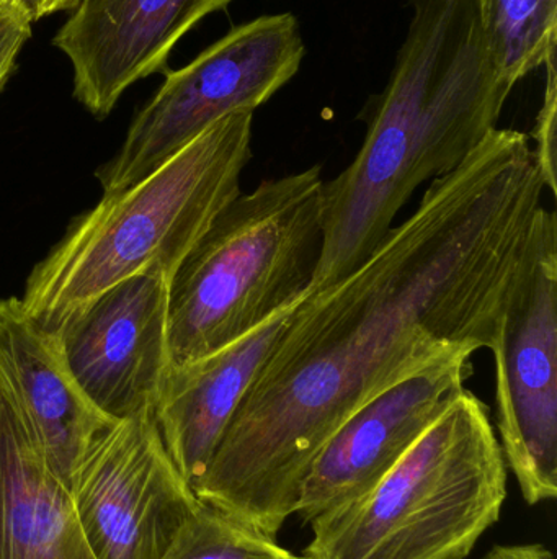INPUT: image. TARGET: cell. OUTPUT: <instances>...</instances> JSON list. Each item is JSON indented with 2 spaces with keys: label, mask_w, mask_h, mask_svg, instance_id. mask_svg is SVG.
Returning <instances> with one entry per match:
<instances>
[{
  "label": "cell",
  "mask_w": 557,
  "mask_h": 559,
  "mask_svg": "<svg viewBox=\"0 0 557 559\" xmlns=\"http://www.w3.org/2000/svg\"><path fill=\"white\" fill-rule=\"evenodd\" d=\"M545 190L530 136L499 128L434 179L365 262L298 302L196 498L277 540L317 453L355 411L437 361L493 350Z\"/></svg>",
  "instance_id": "6da1fadb"
},
{
  "label": "cell",
  "mask_w": 557,
  "mask_h": 559,
  "mask_svg": "<svg viewBox=\"0 0 557 559\" xmlns=\"http://www.w3.org/2000/svg\"><path fill=\"white\" fill-rule=\"evenodd\" d=\"M391 79L362 117L355 159L323 186V248L310 292L373 254L415 190L460 167L497 130L513 85L497 71L480 0H409Z\"/></svg>",
  "instance_id": "7a4b0ae2"
},
{
  "label": "cell",
  "mask_w": 557,
  "mask_h": 559,
  "mask_svg": "<svg viewBox=\"0 0 557 559\" xmlns=\"http://www.w3.org/2000/svg\"><path fill=\"white\" fill-rule=\"evenodd\" d=\"M252 111L216 121L136 186L101 197L69 226L26 280L22 305L46 331L110 286L173 278L216 216L241 193L252 157Z\"/></svg>",
  "instance_id": "3957f363"
},
{
  "label": "cell",
  "mask_w": 557,
  "mask_h": 559,
  "mask_svg": "<svg viewBox=\"0 0 557 559\" xmlns=\"http://www.w3.org/2000/svg\"><path fill=\"white\" fill-rule=\"evenodd\" d=\"M323 167L239 193L169 286L170 364L206 357L300 301L323 248Z\"/></svg>",
  "instance_id": "277c9868"
},
{
  "label": "cell",
  "mask_w": 557,
  "mask_h": 559,
  "mask_svg": "<svg viewBox=\"0 0 557 559\" xmlns=\"http://www.w3.org/2000/svg\"><path fill=\"white\" fill-rule=\"evenodd\" d=\"M507 468L489 407L467 390L352 504L311 524L304 559H464L500 519Z\"/></svg>",
  "instance_id": "5b68a950"
},
{
  "label": "cell",
  "mask_w": 557,
  "mask_h": 559,
  "mask_svg": "<svg viewBox=\"0 0 557 559\" xmlns=\"http://www.w3.org/2000/svg\"><path fill=\"white\" fill-rule=\"evenodd\" d=\"M304 52L296 16L278 13L235 26L185 68L164 72L162 87L97 173L104 195L136 186L221 118L254 114L296 75Z\"/></svg>",
  "instance_id": "8992f818"
},
{
  "label": "cell",
  "mask_w": 557,
  "mask_h": 559,
  "mask_svg": "<svg viewBox=\"0 0 557 559\" xmlns=\"http://www.w3.org/2000/svg\"><path fill=\"white\" fill-rule=\"evenodd\" d=\"M496 423L526 504L557 498V219L543 206L493 347Z\"/></svg>",
  "instance_id": "52a82bcc"
},
{
  "label": "cell",
  "mask_w": 557,
  "mask_h": 559,
  "mask_svg": "<svg viewBox=\"0 0 557 559\" xmlns=\"http://www.w3.org/2000/svg\"><path fill=\"white\" fill-rule=\"evenodd\" d=\"M69 492L95 559H162L203 506L167 453L154 411L101 433Z\"/></svg>",
  "instance_id": "ba28073f"
},
{
  "label": "cell",
  "mask_w": 557,
  "mask_h": 559,
  "mask_svg": "<svg viewBox=\"0 0 557 559\" xmlns=\"http://www.w3.org/2000/svg\"><path fill=\"white\" fill-rule=\"evenodd\" d=\"M170 280L134 275L69 312L52 334L72 377L105 416L154 411L170 367Z\"/></svg>",
  "instance_id": "9c48e42d"
},
{
  "label": "cell",
  "mask_w": 557,
  "mask_h": 559,
  "mask_svg": "<svg viewBox=\"0 0 557 559\" xmlns=\"http://www.w3.org/2000/svg\"><path fill=\"white\" fill-rule=\"evenodd\" d=\"M473 355L461 354L383 391L352 414L317 453L296 514L313 524L378 485L468 390Z\"/></svg>",
  "instance_id": "30bf717a"
},
{
  "label": "cell",
  "mask_w": 557,
  "mask_h": 559,
  "mask_svg": "<svg viewBox=\"0 0 557 559\" xmlns=\"http://www.w3.org/2000/svg\"><path fill=\"white\" fill-rule=\"evenodd\" d=\"M234 0H78L52 45L74 69V97L94 117L128 87L167 71L177 43Z\"/></svg>",
  "instance_id": "8fae6325"
},
{
  "label": "cell",
  "mask_w": 557,
  "mask_h": 559,
  "mask_svg": "<svg viewBox=\"0 0 557 559\" xmlns=\"http://www.w3.org/2000/svg\"><path fill=\"white\" fill-rule=\"evenodd\" d=\"M0 380L64 488L92 443L117 420L97 409L65 365L56 335L23 308L0 299Z\"/></svg>",
  "instance_id": "7c38bea8"
},
{
  "label": "cell",
  "mask_w": 557,
  "mask_h": 559,
  "mask_svg": "<svg viewBox=\"0 0 557 559\" xmlns=\"http://www.w3.org/2000/svg\"><path fill=\"white\" fill-rule=\"evenodd\" d=\"M300 301L275 312L226 347L170 367L154 406V419L167 453L192 488L208 468L226 427Z\"/></svg>",
  "instance_id": "4fadbf2b"
},
{
  "label": "cell",
  "mask_w": 557,
  "mask_h": 559,
  "mask_svg": "<svg viewBox=\"0 0 557 559\" xmlns=\"http://www.w3.org/2000/svg\"><path fill=\"white\" fill-rule=\"evenodd\" d=\"M0 559H95L71 492L0 380Z\"/></svg>",
  "instance_id": "5bb4252c"
},
{
  "label": "cell",
  "mask_w": 557,
  "mask_h": 559,
  "mask_svg": "<svg viewBox=\"0 0 557 559\" xmlns=\"http://www.w3.org/2000/svg\"><path fill=\"white\" fill-rule=\"evenodd\" d=\"M480 15L494 64L513 87L555 55L557 0H480Z\"/></svg>",
  "instance_id": "9a60e30c"
},
{
  "label": "cell",
  "mask_w": 557,
  "mask_h": 559,
  "mask_svg": "<svg viewBox=\"0 0 557 559\" xmlns=\"http://www.w3.org/2000/svg\"><path fill=\"white\" fill-rule=\"evenodd\" d=\"M162 559H304L209 506L186 522Z\"/></svg>",
  "instance_id": "2e32d148"
},
{
  "label": "cell",
  "mask_w": 557,
  "mask_h": 559,
  "mask_svg": "<svg viewBox=\"0 0 557 559\" xmlns=\"http://www.w3.org/2000/svg\"><path fill=\"white\" fill-rule=\"evenodd\" d=\"M548 79H546L545 100L536 118L535 131L532 138L535 141L536 160L543 174L546 189L556 193V134H557V72L556 52L545 62Z\"/></svg>",
  "instance_id": "e0dca14e"
},
{
  "label": "cell",
  "mask_w": 557,
  "mask_h": 559,
  "mask_svg": "<svg viewBox=\"0 0 557 559\" xmlns=\"http://www.w3.org/2000/svg\"><path fill=\"white\" fill-rule=\"evenodd\" d=\"M32 23L23 0H13L0 16V92L15 69L20 51L32 36Z\"/></svg>",
  "instance_id": "ac0fdd59"
},
{
  "label": "cell",
  "mask_w": 557,
  "mask_h": 559,
  "mask_svg": "<svg viewBox=\"0 0 557 559\" xmlns=\"http://www.w3.org/2000/svg\"><path fill=\"white\" fill-rule=\"evenodd\" d=\"M481 559H555L545 545H497Z\"/></svg>",
  "instance_id": "d6986e66"
},
{
  "label": "cell",
  "mask_w": 557,
  "mask_h": 559,
  "mask_svg": "<svg viewBox=\"0 0 557 559\" xmlns=\"http://www.w3.org/2000/svg\"><path fill=\"white\" fill-rule=\"evenodd\" d=\"M33 22L52 15V13L72 10L78 0H23Z\"/></svg>",
  "instance_id": "ffe728a7"
},
{
  "label": "cell",
  "mask_w": 557,
  "mask_h": 559,
  "mask_svg": "<svg viewBox=\"0 0 557 559\" xmlns=\"http://www.w3.org/2000/svg\"><path fill=\"white\" fill-rule=\"evenodd\" d=\"M0 2H5V0H0Z\"/></svg>",
  "instance_id": "44dd1931"
}]
</instances>
